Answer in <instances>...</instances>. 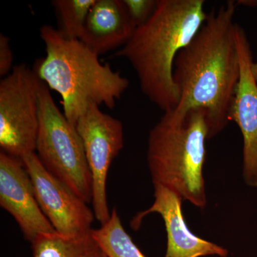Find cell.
<instances>
[{
    "mask_svg": "<svg viewBox=\"0 0 257 257\" xmlns=\"http://www.w3.org/2000/svg\"><path fill=\"white\" fill-rule=\"evenodd\" d=\"M0 206L13 216L24 237L30 242L38 235L57 233L39 206L23 160L2 151Z\"/></svg>",
    "mask_w": 257,
    "mask_h": 257,
    "instance_id": "obj_9",
    "label": "cell"
},
{
    "mask_svg": "<svg viewBox=\"0 0 257 257\" xmlns=\"http://www.w3.org/2000/svg\"><path fill=\"white\" fill-rule=\"evenodd\" d=\"M40 34L46 56L37 61L35 71L62 97L69 122L75 126L91 104L113 109L130 81L109 64L101 63L99 56L80 40L67 38L52 25H42Z\"/></svg>",
    "mask_w": 257,
    "mask_h": 257,
    "instance_id": "obj_3",
    "label": "cell"
},
{
    "mask_svg": "<svg viewBox=\"0 0 257 257\" xmlns=\"http://www.w3.org/2000/svg\"><path fill=\"white\" fill-rule=\"evenodd\" d=\"M236 3L227 1L208 13L207 20L174 63L173 78L180 101L175 110L201 109L209 140L229 121L240 78L239 52L234 19Z\"/></svg>",
    "mask_w": 257,
    "mask_h": 257,
    "instance_id": "obj_1",
    "label": "cell"
},
{
    "mask_svg": "<svg viewBox=\"0 0 257 257\" xmlns=\"http://www.w3.org/2000/svg\"><path fill=\"white\" fill-rule=\"evenodd\" d=\"M155 202L147 210L138 213L131 221V227L138 230L149 214L158 213L165 222L167 234L165 257H201L216 255L228 256V250L216 243L196 236L189 230L182 213V199L163 186L155 185Z\"/></svg>",
    "mask_w": 257,
    "mask_h": 257,
    "instance_id": "obj_11",
    "label": "cell"
},
{
    "mask_svg": "<svg viewBox=\"0 0 257 257\" xmlns=\"http://www.w3.org/2000/svg\"><path fill=\"white\" fill-rule=\"evenodd\" d=\"M42 80L26 64L15 65L0 82V147L22 159L36 152Z\"/></svg>",
    "mask_w": 257,
    "mask_h": 257,
    "instance_id": "obj_6",
    "label": "cell"
},
{
    "mask_svg": "<svg viewBox=\"0 0 257 257\" xmlns=\"http://www.w3.org/2000/svg\"><path fill=\"white\" fill-rule=\"evenodd\" d=\"M130 18L137 28L151 18L158 0H123Z\"/></svg>",
    "mask_w": 257,
    "mask_h": 257,
    "instance_id": "obj_16",
    "label": "cell"
},
{
    "mask_svg": "<svg viewBox=\"0 0 257 257\" xmlns=\"http://www.w3.org/2000/svg\"><path fill=\"white\" fill-rule=\"evenodd\" d=\"M92 229L74 236L58 233L38 235L31 242L32 257H107Z\"/></svg>",
    "mask_w": 257,
    "mask_h": 257,
    "instance_id": "obj_13",
    "label": "cell"
},
{
    "mask_svg": "<svg viewBox=\"0 0 257 257\" xmlns=\"http://www.w3.org/2000/svg\"><path fill=\"white\" fill-rule=\"evenodd\" d=\"M22 160L31 179L39 206L56 232L74 236L90 231L95 216L88 204L50 173L35 152Z\"/></svg>",
    "mask_w": 257,
    "mask_h": 257,
    "instance_id": "obj_8",
    "label": "cell"
},
{
    "mask_svg": "<svg viewBox=\"0 0 257 257\" xmlns=\"http://www.w3.org/2000/svg\"><path fill=\"white\" fill-rule=\"evenodd\" d=\"M92 233L107 257H147L124 229L115 208L109 221Z\"/></svg>",
    "mask_w": 257,
    "mask_h": 257,
    "instance_id": "obj_14",
    "label": "cell"
},
{
    "mask_svg": "<svg viewBox=\"0 0 257 257\" xmlns=\"http://www.w3.org/2000/svg\"><path fill=\"white\" fill-rule=\"evenodd\" d=\"M76 130L82 139L92 177L93 212L101 225L110 219L106 196L108 172L124 147V127L119 119L91 104L79 118Z\"/></svg>",
    "mask_w": 257,
    "mask_h": 257,
    "instance_id": "obj_7",
    "label": "cell"
},
{
    "mask_svg": "<svg viewBox=\"0 0 257 257\" xmlns=\"http://www.w3.org/2000/svg\"><path fill=\"white\" fill-rule=\"evenodd\" d=\"M207 16L204 0H158L151 18L115 53L130 62L142 92L164 113L175 110L180 101L173 78L176 57Z\"/></svg>",
    "mask_w": 257,
    "mask_h": 257,
    "instance_id": "obj_2",
    "label": "cell"
},
{
    "mask_svg": "<svg viewBox=\"0 0 257 257\" xmlns=\"http://www.w3.org/2000/svg\"><path fill=\"white\" fill-rule=\"evenodd\" d=\"M96 0H54L60 21L59 31L70 40H80L88 15Z\"/></svg>",
    "mask_w": 257,
    "mask_h": 257,
    "instance_id": "obj_15",
    "label": "cell"
},
{
    "mask_svg": "<svg viewBox=\"0 0 257 257\" xmlns=\"http://www.w3.org/2000/svg\"><path fill=\"white\" fill-rule=\"evenodd\" d=\"M251 73H252L253 77L256 79L257 82V62L256 63H252L251 67Z\"/></svg>",
    "mask_w": 257,
    "mask_h": 257,
    "instance_id": "obj_18",
    "label": "cell"
},
{
    "mask_svg": "<svg viewBox=\"0 0 257 257\" xmlns=\"http://www.w3.org/2000/svg\"><path fill=\"white\" fill-rule=\"evenodd\" d=\"M240 78L229 112V121L239 126L243 137V177L257 187V82L251 73L252 54L244 30L236 25Z\"/></svg>",
    "mask_w": 257,
    "mask_h": 257,
    "instance_id": "obj_10",
    "label": "cell"
},
{
    "mask_svg": "<svg viewBox=\"0 0 257 257\" xmlns=\"http://www.w3.org/2000/svg\"><path fill=\"white\" fill-rule=\"evenodd\" d=\"M37 155L52 175L87 204L92 202V177L82 139L61 112L42 82L39 92Z\"/></svg>",
    "mask_w": 257,
    "mask_h": 257,
    "instance_id": "obj_5",
    "label": "cell"
},
{
    "mask_svg": "<svg viewBox=\"0 0 257 257\" xmlns=\"http://www.w3.org/2000/svg\"><path fill=\"white\" fill-rule=\"evenodd\" d=\"M209 133L201 109L164 113L150 130L147 163L154 186L161 185L196 207L207 205L203 170Z\"/></svg>",
    "mask_w": 257,
    "mask_h": 257,
    "instance_id": "obj_4",
    "label": "cell"
},
{
    "mask_svg": "<svg viewBox=\"0 0 257 257\" xmlns=\"http://www.w3.org/2000/svg\"><path fill=\"white\" fill-rule=\"evenodd\" d=\"M14 56L10 45V37L0 34V76L6 77L12 72L15 65Z\"/></svg>",
    "mask_w": 257,
    "mask_h": 257,
    "instance_id": "obj_17",
    "label": "cell"
},
{
    "mask_svg": "<svg viewBox=\"0 0 257 257\" xmlns=\"http://www.w3.org/2000/svg\"><path fill=\"white\" fill-rule=\"evenodd\" d=\"M136 29L123 0H96L79 40L99 56L124 46Z\"/></svg>",
    "mask_w": 257,
    "mask_h": 257,
    "instance_id": "obj_12",
    "label": "cell"
}]
</instances>
